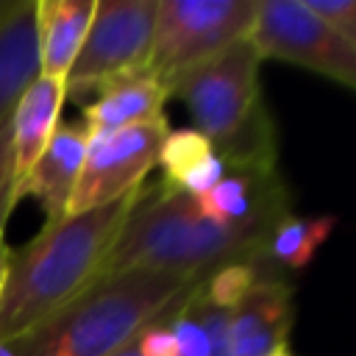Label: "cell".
I'll return each mask as SVG.
<instances>
[{
	"instance_id": "6da1fadb",
	"label": "cell",
	"mask_w": 356,
	"mask_h": 356,
	"mask_svg": "<svg viewBox=\"0 0 356 356\" xmlns=\"http://www.w3.org/2000/svg\"><path fill=\"white\" fill-rule=\"evenodd\" d=\"M136 197L139 189L114 203L67 214L11 250L0 298V342L22 337L97 278Z\"/></svg>"
},
{
	"instance_id": "7a4b0ae2",
	"label": "cell",
	"mask_w": 356,
	"mask_h": 356,
	"mask_svg": "<svg viewBox=\"0 0 356 356\" xmlns=\"http://www.w3.org/2000/svg\"><path fill=\"white\" fill-rule=\"evenodd\" d=\"M200 281L164 270L114 273L6 345L17 356H111L178 312Z\"/></svg>"
},
{
	"instance_id": "3957f363",
	"label": "cell",
	"mask_w": 356,
	"mask_h": 356,
	"mask_svg": "<svg viewBox=\"0 0 356 356\" xmlns=\"http://www.w3.org/2000/svg\"><path fill=\"white\" fill-rule=\"evenodd\" d=\"M273 225L256 222L217 225L203 217L192 195L159 181L139 189L97 278L125 270H164L206 278L225 261L259 253Z\"/></svg>"
},
{
	"instance_id": "277c9868",
	"label": "cell",
	"mask_w": 356,
	"mask_h": 356,
	"mask_svg": "<svg viewBox=\"0 0 356 356\" xmlns=\"http://www.w3.org/2000/svg\"><path fill=\"white\" fill-rule=\"evenodd\" d=\"M261 53L245 36L167 83V97L186 106L225 167H275V128L261 97Z\"/></svg>"
},
{
	"instance_id": "5b68a950",
	"label": "cell",
	"mask_w": 356,
	"mask_h": 356,
	"mask_svg": "<svg viewBox=\"0 0 356 356\" xmlns=\"http://www.w3.org/2000/svg\"><path fill=\"white\" fill-rule=\"evenodd\" d=\"M259 0H159L147 72L164 89L178 75L250 36Z\"/></svg>"
},
{
	"instance_id": "8992f818",
	"label": "cell",
	"mask_w": 356,
	"mask_h": 356,
	"mask_svg": "<svg viewBox=\"0 0 356 356\" xmlns=\"http://www.w3.org/2000/svg\"><path fill=\"white\" fill-rule=\"evenodd\" d=\"M159 0H97L86 39L64 78L67 97L97 95L147 67Z\"/></svg>"
},
{
	"instance_id": "52a82bcc",
	"label": "cell",
	"mask_w": 356,
	"mask_h": 356,
	"mask_svg": "<svg viewBox=\"0 0 356 356\" xmlns=\"http://www.w3.org/2000/svg\"><path fill=\"white\" fill-rule=\"evenodd\" d=\"M250 39L261 58L289 61L356 92V47L303 0H259Z\"/></svg>"
},
{
	"instance_id": "ba28073f",
	"label": "cell",
	"mask_w": 356,
	"mask_h": 356,
	"mask_svg": "<svg viewBox=\"0 0 356 356\" xmlns=\"http://www.w3.org/2000/svg\"><path fill=\"white\" fill-rule=\"evenodd\" d=\"M167 131V120L159 117L142 125L89 134L83 167L67 214H81L142 189L145 175L156 167L159 147Z\"/></svg>"
},
{
	"instance_id": "9c48e42d",
	"label": "cell",
	"mask_w": 356,
	"mask_h": 356,
	"mask_svg": "<svg viewBox=\"0 0 356 356\" xmlns=\"http://www.w3.org/2000/svg\"><path fill=\"white\" fill-rule=\"evenodd\" d=\"M86 142H89V131L81 120L58 122L47 147L42 150L39 161L31 167L28 178L17 189V200L31 195L42 206L44 225L67 217L70 197L75 192V184H78V175L83 167Z\"/></svg>"
},
{
	"instance_id": "30bf717a",
	"label": "cell",
	"mask_w": 356,
	"mask_h": 356,
	"mask_svg": "<svg viewBox=\"0 0 356 356\" xmlns=\"http://www.w3.org/2000/svg\"><path fill=\"white\" fill-rule=\"evenodd\" d=\"M292 284L286 275H264L236 309H231L234 356H273L286 348L292 328Z\"/></svg>"
},
{
	"instance_id": "8fae6325",
	"label": "cell",
	"mask_w": 356,
	"mask_h": 356,
	"mask_svg": "<svg viewBox=\"0 0 356 356\" xmlns=\"http://www.w3.org/2000/svg\"><path fill=\"white\" fill-rule=\"evenodd\" d=\"M64 81L36 75L11 108V150H14V181L17 189L28 178L31 167L47 147L64 106Z\"/></svg>"
},
{
	"instance_id": "7c38bea8",
	"label": "cell",
	"mask_w": 356,
	"mask_h": 356,
	"mask_svg": "<svg viewBox=\"0 0 356 356\" xmlns=\"http://www.w3.org/2000/svg\"><path fill=\"white\" fill-rule=\"evenodd\" d=\"M164 103H167V89L164 83L150 75L147 70L120 78L100 89L86 106L81 122L86 125L89 134H103V131H117L128 125H142L150 120L164 117Z\"/></svg>"
},
{
	"instance_id": "4fadbf2b",
	"label": "cell",
	"mask_w": 356,
	"mask_h": 356,
	"mask_svg": "<svg viewBox=\"0 0 356 356\" xmlns=\"http://www.w3.org/2000/svg\"><path fill=\"white\" fill-rule=\"evenodd\" d=\"M97 0H36L39 75L64 81L92 22Z\"/></svg>"
},
{
	"instance_id": "5bb4252c",
	"label": "cell",
	"mask_w": 356,
	"mask_h": 356,
	"mask_svg": "<svg viewBox=\"0 0 356 356\" xmlns=\"http://www.w3.org/2000/svg\"><path fill=\"white\" fill-rule=\"evenodd\" d=\"M36 3L14 0L0 19V122L11 114L17 97L39 75Z\"/></svg>"
},
{
	"instance_id": "9a60e30c",
	"label": "cell",
	"mask_w": 356,
	"mask_h": 356,
	"mask_svg": "<svg viewBox=\"0 0 356 356\" xmlns=\"http://www.w3.org/2000/svg\"><path fill=\"white\" fill-rule=\"evenodd\" d=\"M337 217L334 214H314V217H298L284 214L273 231L264 239V256L278 273H300L306 270L317 250L325 245V239L334 234Z\"/></svg>"
},
{
	"instance_id": "2e32d148",
	"label": "cell",
	"mask_w": 356,
	"mask_h": 356,
	"mask_svg": "<svg viewBox=\"0 0 356 356\" xmlns=\"http://www.w3.org/2000/svg\"><path fill=\"white\" fill-rule=\"evenodd\" d=\"M264 275H284V273H278V270L267 261L264 248H261L259 253H253V256H248V259H234V261H225L222 267L211 270V273L200 281L197 292H200V298H203L209 306L222 309V312H231V309L239 306V300H242Z\"/></svg>"
},
{
	"instance_id": "e0dca14e",
	"label": "cell",
	"mask_w": 356,
	"mask_h": 356,
	"mask_svg": "<svg viewBox=\"0 0 356 356\" xmlns=\"http://www.w3.org/2000/svg\"><path fill=\"white\" fill-rule=\"evenodd\" d=\"M214 147L206 136H200L195 128H178V131H167L161 147H159V159L156 164L161 167V184L167 186H178L184 181V175L189 170H195L206 156H211Z\"/></svg>"
},
{
	"instance_id": "ac0fdd59",
	"label": "cell",
	"mask_w": 356,
	"mask_h": 356,
	"mask_svg": "<svg viewBox=\"0 0 356 356\" xmlns=\"http://www.w3.org/2000/svg\"><path fill=\"white\" fill-rule=\"evenodd\" d=\"M189 300V298H186ZM181 303L178 312L170 314L167 325L175 337V345H178V356H209V339H206V331L203 325L197 323V317L192 314L189 303Z\"/></svg>"
},
{
	"instance_id": "d6986e66",
	"label": "cell",
	"mask_w": 356,
	"mask_h": 356,
	"mask_svg": "<svg viewBox=\"0 0 356 356\" xmlns=\"http://www.w3.org/2000/svg\"><path fill=\"white\" fill-rule=\"evenodd\" d=\"M17 206V181H14V150H11V114L0 122V234L8 214Z\"/></svg>"
},
{
	"instance_id": "ffe728a7",
	"label": "cell",
	"mask_w": 356,
	"mask_h": 356,
	"mask_svg": "<svg viewBox=\"0 0 356 356\" xmlns=\"http://www.w3.org/2000/svg\"><path fill=\"white\" fill-rule=\"evenodd\" d=\"M312 14L328 22L339 36L356 47V0H303Z\"/></svg>"
},
{
	"instance_id": "44dd1931",
	"label": "cell",
	"mask_w": 356,
	"mask_h": 356,
	"mask_svg": "<svg viewBox=\"0 0 356 356\" xmlns=\"http://www.w3.org/2000/svg\"><path fill=\"white\" fill-rule=\"evenodd\" d=\"M222 175H225V161H222L217 153H211V156H206L195 170H189V172L184 175V181H181L178 186H172V189H181V192H186V195H192V197H203L206 192H211V189L220 184Z\"/></svg>"
},
{
	"instance_id": "7402d4cb",
	"label": "cell",
	"mask_w": 356,
	"mask_h": 356,
	"mask_svg": "<svg viewBox=\"0 0 356 356\" xmlns=\"http://www.w3.org/2000/svg\"><path fill=\"white\" fill-rule=\"evenodd\" d=\"M167 320H170V317H167ZM167 320H159V323L147 325V328L136 337V350H139V356H178V345H175V337H172Z\"/></svg>"
},
{
	"instance_id": "603a6c76",
	"label": "cell",
	"mask_w": 356,
	"mask_h": 356,
	"mask_svg": "<svg viewBox=\"0 0 356 356\" xmlns=\"http://www.w3.org/2000/svg\"><path fill=\"white\" fill-rule=\"evenodd\" d=\"M8 245H6V236L0 234V298H3V286H6V273H8Z\"/></svg>"
},
{
	"instance_id": "cb8c5ba5",
	"label": "cell",
	"mask_w": 356,
	"mask_h": 356,
	"mask_svg": "<svg viewBox=\"0 0 356 356\" xmlns=\"http://www.w3.org/2000/svg\"><path fill=\"white\" fill-rule=\"evenodd\" d=\"M111 356H139V350H136V339L134 342H128L125 348H120L117 353H111Z\"/></svg>"
},
{
	"instance_id": "d4e9b609",
	"label": "cell",
	"mask_w": 356,
	"mask_h": 356,
	"mask_svg": "<svg viewBox=\"0 0 356 356\" xmlns=\"http://www.w3.org/2000/svg\"><path fill=\"white\" fill-rule=\"evenodd\" d=\"M0 356H17V353H14V350H11L6 342H0Z\"/></svg>"
},
{
	"instance_id": "484cf974",
	"label": "cell",
	"mask_w": 356,
	"mask_h": 356,
	"mask_svg": "<svg viewBox=\"0 0 356 356\" xmlns=\"http://www.w3.org/2000/svg\"><path fill=\"white\" fill-rule=\"evenodd\" d=\"M273 356H292V350H289V345H286V348H281V350H278V353H273Z\"/></svg>"
}]
</instances>
